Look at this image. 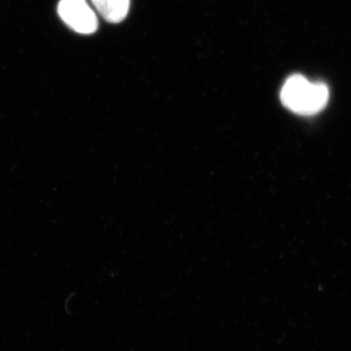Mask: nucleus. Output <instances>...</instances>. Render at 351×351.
<instances>
[{
	"mask_svg": "<svg viewBox=\"0 0 351 351\" xmlns=\"http://www.w3.org/2000/svg\"><path fill=\"white\" fill-rule=\"evenodd\" d=\"M281 101L286 108L302 115L319 112L326 107L329 90L322 82H311L304 76H290L281 90Z\"/></svg>",
	"mask_w": 351,
	"mask_h": 351,
	"instance_id": "nucleus-1",
	"label": "nucleus"
},
{
	"mask_svg": "<svg viewBox=\"0 0 351 351\" xmlns=\"http://www.w3.org/2000/svg\"><path fill=\"white\" fill-rule=\"evenodd\" d=\"M58 14L66 25L78 34H92L98 29L96 14L86 0H61Z\"/></svg>",
	"mask_w": 351,
	"mask_h": 351,
	"instance_id": "nucleus-2",
	"label": "nucleus"
},
{
	"mask_svg": "<svg viewBox=\"0 0 351 351\" xmlns=\"http://www.w3.org/2000/svg\"><path fill=\"white\" fill-rule=\"evenodd\" d=\"M97 11L107 22L117 24L125 19L130 0H91Z\"/></svg>",
	"mask_w": 351,
	"mask_h": 351,
	"instance_id": "nucleus-3",
	"label": "nucleus"
}]
</instances>
